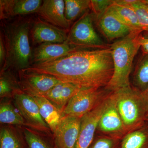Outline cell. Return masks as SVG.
I'll list each match as a JSON object with an SVG mask.
<instances>
[{
	"label": "cell",
	"mask_w": 148,
	"mask_h": 148,
	"mask_svg": "<svg viewBox=\"0 0 148 148\" xmlns=\"http://www.w3.org/2000/svg\"><path fill=\"white\" fill-rule=\"evenodd\" d=\"M49 75L81 88H101L108 84L114 72L110 48L82 49L61 58L33 64L21 70Z\"/></svg>",
	"instance_id": "1"
},
{
	"label": "cell",
	"mask_w": 148,
	"mask_h": 148,
	"mask_svg": "<svg viewBox=\"0 0 148 148\" xmlns=\"http://www.w3.org/2000/svg\"><path fill=\"white\" fill-rule=\"evenodd\" d=\"M31 22L19 19L4 24L2 33L6 51V57L1 71L10 69L18 71L31 65L32 51L29 42Z\"/></svg>",
	"instance_id": "2"
},
{
	"label": "cell",
	"mask_w": 148,
	"mask_h": 148,
	"mask_svg": "<svg viewBox=\"0 0 148 148\" xmlns=\"http://www.w3.org/2000/svg\"><path fill=\"white\" fill-rule=\"evenodd\" d=\"M140 32H131L127 36L111 45L110 48L114 66L112 78L107 90L114 91L130 86V75L132 64L140 47Z\"/></svg>",
	"instance_id": "3"
},
{
	"label": "cell",
	"mask_w": 148,
	"mask_h": 148,
	"mask_svg": "<svg viewBox=\"0 0 148 148\" xmlns=\"http://www.w3.org/2000/svg\"><path fill=\"white\" fill-rule=\"evenodd\" d=\"M125 127L131 128L138 124L143 114L144 94L131 86L121 88L111 95Z\"/></svg>",
	"instance_id": "4"
},
{
	"label": "cell",
	"mask_w": 148,
	"mask_h": 148,
	"mask_svg": "<svg viewBox=\"0 0 148 148\" xmlns=\"http://www.w3.org/2000/svg\"><path fill=\"white\" fill-rule=\"evenodd\" d=\"M94 17L88 11L78 19L72 26L65 42L79 49L107 48V45L98 36L93 26Z\"/></svg>",
	"instance_id": "5"
},
{
	"label": "cell",
	"mask_w": 148,
	"mask_h": 148,
	"mask_svg": "<svg viewBox=\"0 0 148 148\" xmlns=\"http://www.w3.org/2000/svg\"><path fill=\"white\" fill-rule=\"evenodd\" d=\"M104 94L101 88H82L70 100L63 113L82 118L102 102Z\"/></svg>",
	"instance_id": "6"
},
{
	"label": "cell",
	"mask_w": 148,
	"mask_h": 148,
	"mask_svg": "<svg viewBox=\"0 0 148 148\" xmlns=\"http://www.w3.org/2000/svg\"><path fill=\"white\" fill-rule=\"evenodd\" d=\"M14 103L26 123L35 129L44 131L48 125L40 114L38 107L32 96L18 89L13 92Z\"/></svg>",
	"instance_id": "7"
},
{
	"label": "cell",
	"mask_w": 148,
	"mask_h": 148,
	"mask_svg": "<svg viewBox=\"0 0 148 148\" xmlns=\"http://www.w3.org/2000/svg\"><path fill=\"white\" fill-rule=\"evenodd\" d=\"M81 118L64 115L56 127L55 148H75L80 129Z\"/></svg>",
	"instance_id": "8"
},
{
	"label": "cell",
	"mask_w": 148,
	"mask_h": 148,
	"mask_svg": "<svg viewBox=\"0 0 148 148\" xmlns=\"http://www.w3.org/2000/svg\"><path fill=\"white\" fill-rule=\"evenodd\" d=\"M21 90L30 95H39L49 91L61 81L55 77L43 74L18 71Z\"/></svg>",
	"instance_id": "9"
},
{
	"label": "cell",
	"mask_w": 148,
	"mask_h": 148,
	"mask_svg": "<svg viewBox=\"0 0 148 148\" xmlns=\"http://www.w3.org/2000/svg\"><path fill=\"white\" fill-rule=\"evenodd\" d=\"M108 101L107 97L95 108L81 118L79 135L75 148H88L90 145Z\"/></svg>",
	"instance_id": "10"
},
{
	"label": "cell",
	"mask_w": 148,
	"mask_h": 148,
	"mask_svg": "<svg viewBox=\"0 0 148 148\" xmlns=\"http://www.w3.org/2000/svg\"><path fill=\"white\" fill-rule=\"evenodd\" d=\"M110 7L94 21L101 34L111 41L124 38L133 31L117 17Z\"/></svg>",
	"instance_id": "11"
},
{
	"label": "cell",
	"mask_w": 148,
	"mask_h": 148,
	"mask_svg": "<svg viewBox=\"0 0 148 148\" xmlns=\"http://www.w3.org/2000/svg\"><path fill=\"white\" fill-rule=\"evenodd\" d=\"M30 32L33 42L39 45L44 43H63L68 37V31L55 27L40 18L35 21Z\"/></svg>",
	"instance_id": "12"
},
{
	"label": "cell",
	"mask_w": 148,
	"mask_h": 148,
	"mask_svg": "<svg viewBox=\"0 0 148 148\" xmlns=\"http://www.w3.org/2000/svg\"><path fill=\"white\" fill-rule=\"evenodd\" d=\"M64 0H45L37 13L44 21L69 31L71 23L65 16Z\"/></svg>",
	"instance_id": "13"
},
{
	"label": "cell",
	"mask_w": 148,
	"mask_h": 148,
	"mask_svg": "<svg viewBox=\"0 0 148 148\" xmlns=\"http://www.w3.org/2000/svg\"><path fill=\"white\" fill-rule=\"evenodd\" d=\"M78 49L66 42L63 43H44L39 45L32 51L31 64H41L56 60Z\"/></svg>",
	"instance_id": "14"
},
{
	"label": "cell",
	"mask_w": 148,
	"mask_h": 148,
	"mask_svg": "<svg viewBox=\"0 0 148 148\" xmlns=\"http://www.w3.org/2000/svg\"><path fill=\"white\" fill-rule=\"evenodd\" d=\"M42 2L41 0H1L0 18L8 19L17 15L37 13Z\"/></svg>",
	"instance_id": "15"
},
{
	"label": "cell",
	"mask_w": 148,
	"mask_h": 148,
	"mask_svg": "<svg viewBox=\"0 0 148 148\" xmlns=\"http://www.w3.org/2000/svg\"><path fill=\"white\" fill-rule=\"evenodd\" d=\"M81 88L76 85L61 82L49 91L38 96L46 98L63 112L70 100Z\"/></svg>",
	"instance_id": "16"
},
{
	"label": "cell",
	"mask_w": 148,
	"mask_h": 148,
	"mask_svg": "<svg viewBox=\"0 0 148 148\" xmlns=\"http://www.w3.org/2000/svg\"><path fill=\"white\" fill-rule=\"evenodd\" d=\"M98 127L101 131L107 132H117L125 127L111 95L108 97V103L99 121Z\"/></svg>",
	"instance_id": "17"
},
{
	"label": "cell",
	"mask_w": 148,
	"mask_h": 148,
	"mask_svg": "<svg viewBox=\"0 0 148 148\" xmlns=\"http://www.w3.org/2000/svg\"><path fill=\"white\" fill-rule=\"evenodd\" d=\"M30 95L38 105L40 114L43 119L52 132H54L64 115L63 112L44 97L38 95Z\"/></svg>",
	"instance_id": "18"
},
{
	"label": "cell",
	"mask_w": 148,
	"mask_h": 148,
	"mask_svg": "<svg viewBox=\"0 0 148 148\" xmlns=\"http://www.w3.org/2000/svg\"><path fill=\"white\" fill-rule=\"evenodd\" d=\"M110 9L123 24L133 32H143L139 24L136 12L132 5L124 4L114 1Z\"/></svg>",
	"instance_id": "19"
},
{
	"label": "cell",
	"mask_w": 148,
	"mask_h": 148,
	"mask_svg": "<svg viewBox=\"0 0 148 148\" xmlns=\"http://www.w3.org/2000/svg\"><path fill=\"white\" fill-rule=\"evenodd\" d=\"M64 1L65 17L71 23L90 10V0H64Z\"/></svg>",
	"instance_id": "20"
},
{
	"label": "cell",
	"mask_w": 148,
	"mask_h": 148,
	"mask_svg": "<svg viewBox=\"0 0 148 148\" xmlns=\"http://www.w3.org/2000/svg\"><path fill=\"white\" fill-rule=\"evenodd\" d=\"M133 83L143 91L148 87V53H143L135 67Z\"/></svg>",
	"instance_id": "21"
},
{
	"label": "cell",
	"mask_w": 148,
	"mask_h": 148,
	"mask_svg": "<svg viewBox=\"0 0 148 148\" xmlns=\"http://www.w3.org/2000/svg\"><path fill=\"white\" fill-rule=\"evenodd\" d=\"M0 121L1 123L16 125H23L26 123L21 114L7 103L1 104L0 107Z\"/></svg>",
	"instance_id": "22"
},
{
	"label": "cell",
	"mask_w": 148,
	"mask_h": 148,
	"mask_svg": "<svg viewBox=\"0 0 148 148\" xmlns=\"http://www.w3.org/2000/svg\"><path fill=\"white\" fill-rule=\"evenodd\" d=\"M147 136L143 131H133L125 137L121 148H142L145 144Z\"/></svg>",
	"instance_id": "23"
},
{
	"label": "cell",
	"mask_w": 148,
	"mask_h": 148,
	"mask_svg": "<svg viewBox=\"0 0 148 148\" xmlns=\"http://www.w3.org/2000/svg\"><path fill=\"white\" fill-rule=\"evenodd\" d=\"M0 148H23L16 136L8 128H3L0 132Z\"/></svg>",
	"instance_id": "24"
},
{
	"label": "cell",
	"mask_w": 148,
	"mask_h": 148,
	"mask_svg": "<svg viewBox=\"0 0 148 148\" xmlns=\"http://www.w3.org/2000/svg\"><path fill=\"white\" fill-rule=\"evenodd\" d=\"M8 70L1 71L0 79V96L7 97L12 94L15 90L19 89L14 86V83L8 73Z\"/></svg>",
	"instance_id": "25"
},
{
	"label": "cell",
	"mask_w": 148,
	"mask_h": 148,
	"mask_svg": "<svg viewBox=\"0 0 148 148\" xmlns=\"http://www.w3.org/2000/svg\"><path fill=\"white\" fill-rule=\"evenodd\" d=\"M136 12L140 27L145 35L148 36V5L139 1L132 5Z\"/></svg>",
	"instance_id": "26"
},
{
	"label": "cell",
	"mask_w": 148,
	"mask_h": 148,
	"mask_svg": "<svg viewBox=\"0 0 148 148\" xmlns=\"http://www.w3.org/2000/svg\"><path fill=\"white\" fill-rule=\"evenodd\" d=\"M113 3L112 0H91L90 10L94 18L101 16Z\"/></svg>",
	"instance_id": "27"
},
{
	"label": "cell",
	"mask_w": 148,
	"mask_h": 148,
	"mask_svg": "<svg viewBox=\"0 0 148 148\" xmlns=\"http://www.w3.org/2000/svg\"><path fill=\"white\" fill-rule=\"evenodd\" d=\"M24 134L28 148H50L43 140L29 130H24Z\"/></svg>",
	"instance_id": "28"
},
{
	"label": "cell",
	"mask_w": 148,
	"mask_h": 148,
	"mask_svg": "<svg viewBox=\"0 0 148 148\" xmlns=\"http://www.w3.org/2000/svg\"><path fill=\"white\" fill-rule=\"evenodd\" d=\"M113 142L111 139L102 138L97 140L92 148H112Z\"/></svg>",
	"instance_id": "29"
},
{
	"label": "cell",
	"mask_w": 148,
	"mask_h": 148,
	"mask_svg": "<svg viewBox=\"0 0 148 148\" xmlns=\"http://www.w3.org/2000/svg\"><path fill=\"white\" fill-rule=\"evenodd\" d=\"M6 57V51L4 41L2 34L1 33L0 36V66L1 69H2L5 62Z\"/></svg>",
	"instance_id": "30"
},
{
	"label": "cell",
	"mask_w": 148,
	"mask_h": 148,
	"mask_svg": "<svg viewBox=\"0 0 148 148\" xmlns=\"http://www.w3.org/2000/svg\"><path fill=\"white\" fill-rule=\"evenodd\" d=\"M140 44L143 53H148V37L142 35L140 38Z\"/></svg>",
	"instance_id": "31"
},
{
	"label": "cell",
	"mask_w": 148,
	"mask_h": 148,
	"mask_svg": "<svg viewBox=\"0 0 148 148\" xmlns=\"http://www.w3.org/2000/svg\"><path fill=\"white\" fill-rule=\"evenodd\" d=\"M143 93L145 94V95L147 96V97H148V87L147 89H146L145 90H144V92H143Z\"/></svg>",
	"instance_id": "32"
},
{
	"label": "cell",
	"mask_w": 148,
	"mask_h": 148,
	"mask_svg": "<svg viewBox=\"0 0 148 148\" xmlns=\"http://www.w3.org/2000/svg\"><path fill=\"white\" fill-rule=\"evenodd\" d=\"M142 1L148 5V0H142Z\"/></svg>",
	"instance_id": "33"
},
{
	"label": "cell",
	"mask_w": 148,
	"mask_h": 148,
	"mask_svg": "<svg viewBox=\"0 0 148 148\" xmlns=\"http://www.w3.org/2000/svg\"><path fill=\"white\" fill-rule=\"evenodd\" d=\"M146 36V37H148V36H146V35H145V36Z\"/></svg>",
	"instance_id": "34"
}]
</instances>
